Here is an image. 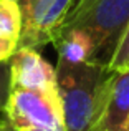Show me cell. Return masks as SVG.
<instances>
[{"mask_svg": "<svg viewBox=\"0 0 129 131\" xmlns=\"http://www.w3.org/2000/svg\"><path fill=\"white\" fill-rule=\"evenodd\" d=\"M116 70L96 63L58 60L56 88L66 131H96L109 100Z\"/></svg>", "mask_w": 129, "mask_h": 131, "instance_id": "6da1fadb", "label": "cell"}, {"mask_svg": "<svg viewBox=\"0 0 129 131\" xmlns=\"http://www.w3.org/2000/svg\"><path fill=\"white\" fill-rule=\"evenodd\" d=\"M129 25V0H76L58 28L83 30L94 45V63L111 67Z\"/></svg>", "mask_w": 129, "mask_h": 131, "instance_id": "7a4b0ae2", "label": "cell"}, {"mask_svg": "<svg viewBox=\"0 0 129 131\" xmlns=\"http://www.w3.org/2000/svg\"><path fill=\"white\" fill-rule=\"evenodd\" d=\"M3 116L13 131H66L58 90H10Z\"/></svg>", "mask_w": 129, "mask_h": 131, "instance_id": "3957f363", "label": "cell"}, {"mask_svg": "<svg viewBox=\"0 0 129 131\" xmlns=\"http://www.w3.org/2000/svg\"><path fill=\"white\" fill-rule=\"evenodd\" d=\"M76 0H18L22 8V33L17 48L40 50L51 43V35Z\"/></svg>", "mask_w": 129, "mask_h": 131, "instance_id": "277c9868", "label": "cell"}, {"mask_svg": "<svg viewBox=\"0 0 129 131\" xmlns=\"http://www.w3.org/2000/svg\"><path fill=\"white\" fill-rule=\"evenodd\" d=\"M10 90L56 91V68L33 48H17L8 58Z\"/></svg>", "mask_w": 129, "mask_h": 131, "instance_id": "5b68a950", "label": "cell"}, {"mask_svg": "<svg viewBox=\"0 0 129 131\" xmlns=\"http://www.w3.org/2000/svg\"><path fill=\"white\" fill-rule=\"evenodd\" d=\"M129 119V68L116 70L109 100L96 131H126Z\"/></svg>", "mask_w": 129, "mask_h": 131, "instance_id": "8992f818", "label": "cell"}, {"mask_svg": "<svg viewBox=\"0 0 129 131\" xmlns=\"http://www.w3.org/2000/svg\"><path fill=\"white\" fill-rule=\"evenodd\" d=\"M58 60L70 63H94V45L91 38L78 28H56L51 35Z\"/></svg>", "mask_w": 129, "mask_h": 131, "instance_id": "52a82bcc", "label": "cell"}, {"mask_svg": "<svg viewBox=\"0 0 129 131\" xmlns=\"http://www.w3.org/2000/svg\"><path fill=\"white\" fill-rule=\"evenodd\" d=\"M22 23L23 17L18 0H0V38L18 43Z\"/></svg>", "mask_w": 129, "mask_h": 131, "instance_id": "ba28073f", "label": "cell"}, {"mask_svg": "<svg viewBox=\"0 0 129 131\" xmlns=\"http://www.w3.org/2000/svg\"><path fill=\"white\" fill-rule=\"evenodd\" d=\"M127 67H129V25L123 37V42H121L119 48H118L116 55L113 58V63H111L113 70H124Z\"/></svg>", "mask_w": 129, "mask_h": 131, "instance_id": "9c48e42d", "label": "cell"}, {"mask_svg": "<svg viewBox=\"0 0 129 131\" xmlns=\"http://www.w3.org/2000/svg\"><path fill=\"white\" fill-rule=\"evenodd\" d=\"M10 95V67L8 60L0 63V113H3Z\"/></svg>", "mask_w": 129, "mask_h": 131, "instance_id": "30bf717a", "label": "cell"}, {"mask_svg": "<svg viewBox=\"0 0 129 131\" xmlns=\"http://www.w3.org/2000/svg\"><path fill=\"white\" fill-rule=\"evenodd\" d=\"M17 42H13V40H5V38H0V63L2 61H7L10 57H12V53L17 50Z\"/></svg>", "mask_w": 129, "mask_h": 131, "instance_id": "8fae6325", "label": "cell"}, {"mask_svg": "<svg viewBox=\"0 0 129 131\" xmlns=\"http://www.w3.org/2000/svg\"><path fill=\"white\" fill-rule=\"evenodd\" d=\"M0 131H13L5 118H0Z\"/></svg>", "mask_w": 129, "mask_h": 131, "instance_id": "7c38bea8", "label": "cell"}, {"mask_svg": "<svg viewBox=\"0 0 129 131\" xmlns=\"http://www.w3.org/2000/svg\"><path fill=\"white\" fill-rule=\"evenodd\" d=\"M126 131H129V119H127V125H126Z\"/></svg>", "mask_w": 129, "mask_h": 131, "instance_id": "4fadbf2b", "label": "cell"}, {"mask_svg": "<svg viewBox=\"0 0 129 131\" xmlns=\"http://www.w3.org/2000/svg\"><path fill=\"white\" fill-rule=\"evenodd\" d=\"M127 68H129V67H127Z\"/></svg>", "mask_w": 129, "mask_h": 131, "instance_id": "5bb4252c", "label": "cell"}]
</instances>
